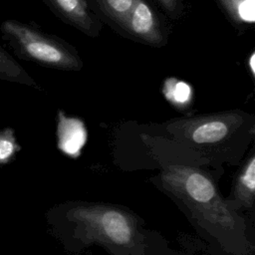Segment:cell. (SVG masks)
<instances>
[{"label":"cell","mask_w":255,"mask_h":255,"mask_svg":"<svg viewBox=\"0 0 255 255\" xmlns=\"http://www.w3.org/2000/svg\"><path fill=\"white\" fill-rule=\"evenodd\" d=\"M241 112H224L192 118L177 119L168 128L174 137L197 150L206 151L223 147L245 124Z\"/></svg>","instance_id":"obj_4"},{"label":"cell","mask_w":255,"mask_h":255,"mask_svg":"<svg viewBox=\"0 0 255 255\" xmlns=\"http://www.w3.org/2000/svg\"><path fill=\"white\" fill-rule=\"evenodd\" d=\"M255 192V157L251 155L240 169L232 192V200L239 206L251 207Z\"/></svg>","instance_id":"obj_8"},{"label":"cell","mask_w":255,"mask_h":255,"mask_svg":"<svg viewBox=\"0 0 255 255\" xmlns=\"http://www.w3.org/2000/svg\"><path fill=\"white\" fill-rule=\"evenodd\" d=\"M162 187L179 198L200 219L223 231H232L237 221L220 196L214 179L204 170L184 164H167L160 174Z\"/></svg>","instance_id":"obj_1"},{"label":"cell","mask_w":255,"mask_h":255,"mask_svg":"<svg viewBox=\"0 0 255 255\" xmlns=\"http://www.w3.org/2000/svg\"><path fill=\"white\" fill-rule=\"evenodd\" d=\"M102 11L120 26L130 12L135 0H95Z\"/></svg>","instance_id":"obj_11"},{"label":"cell","mask_w":255,"mask_h":255,"mask_svg":"<svg viewBox=\"0 0 255 255\" xmlns=\"http://www.w3.org/2000/svg\"><path fill=\"white\" fill-rule=\"evenodd\" d=\"M0 31L3 40L22 60L64 71H79L83 67L73 47L30 24L8 19L1 23Z\"/></svg>","instance_id":"obj_2"},{"label":"cell","mask_w":255,"mask_h":255,"mask_svg":"<svg viewBox=\"0 0 255 255\" xmlns=\"http://www.w3.org/2000/svg\"><path fill=\"white\" fill-rule=\"evenodd\" d=\"M121 27L134 38L149 45L162 46L166 42L164 28L146 0H135Z\"/></svg>","instance_id":"obj_5"},{"label":"cell","mask_w":255,"mask_h":255,"mask_svg":"<svg viewBox=\"0 0 255 255\" xmlns=\"http://www.w3.org/2000/svg\"><path fill=\"white\" fill-rule=\"evenodd\" d=\"M20 150L21 145L16 138L14 128L0 129V166L11 163Z\"/></svg>","instance_id":"obj_10"},{"label":"cell","mask_w":255,"mask_h":255,"mask_svg":"<svg viewBox=\"0 0 255 255\" xmlns=\"http://www.w3.org/2000/svg\"><path fill=\"white\" fill-rule=\"evenodd\" d=\"M161 7L172 17H177L180 15L182 6L180 0H157Z\"/></svg>","instance_id":"obj_14"},{"label":"cell","mask_w":255,"mask_h":255,"mask_svg":"<svg viewBox=\"0 0 255 255\" xmlns=\"http://www.w3.org/2000/svg\"><path fill=\"white\" fill-rule=\"evenodd\" d=\"M166 98L174 105L184 107L190 101V92L188 88L180 84L176 86L175 89H171L169 92H167Z\"/></svg>","instance_id":"obj_13"},{"label":"cell","mask_w":255,"mask_h":255,"mask_svg":"<svg viewBox=\"0 0 255 255\" xmlns=\"http://www.w3.org/2000/svg\"><path fill=\"white\" fill-rule=\"evenodd\" d=\"M63 20L82 32L96 36L101 28L100 21L94 17L86 0H44Z\"/></svg>","instance_id":"obj_6"},{"label":"cell","mask_w":255,"mask_h":255,"mask_svg":"<svg viewBox=\"0 0 255 255\" xmlns=\"http://www.w3.org/2000/svg\"><path fill=\"white\" fill-rule=\"evenodd\" d=\"M56 133L58 148L63 153L74 158L81 154L88 139V131L80 119L59 112Z\"/></svg>","instance_id":"obj_7"},{"label":"cell","mask_w":255,"mask_h":255,"mask_svg":"<svg viewBox=\"0 0 255 255\" xmlns=\"http://www.w3.org/2000/svg\"><path fill=\"white\" fill-rule=\"evenodd\" d=\"M249 66H250L251 74H252V76H254V73H255V69H254V53H252L251 56H250V59H249Z\"/></svg>","instance_id":"obj_15"},{"label":"cell","mask_w":255,"mask_h":255,"mask_svg":"<svg viewBox=\"0 0 255 255\" xmlns=\"http://www.w3.org/2000/svg\"><path fill=\"white\" fill-rule=\"evenodd\" d=\"M82 239L100 243L115 251L134 247L137 231L134 216L122 208L103 204H80L69 212Z\"/></svg>","instance_id":"obj_3"},{"label":"cell","mask_w":255,"mask_h":255,"mask_svg":"<svg viewBox=\"0 0 255 255\" xmlns=\"http://www.w3.org/2000/svg\"><path fill=\"white\" fill-rule=\"evenodd\" d=\"M224 8L225 12L234 20L248 12L252 7L254 0H217Z\"/></svg>","instance_id":"obj_12"},{"label":"cell","mask_w":255,"mask_h":255,"mask_svg":"<svg viewBox=\"0 0 255 255\" xmlns=\"http://www.w3.org/2000/svg\"><path fill=\"white\" fill-rule=\"evenodd\" d=\"M0 80L37 87L35 80L26 70L0 45Z\"/></svg>","instance_id":"obj_9"}]
</instances>
